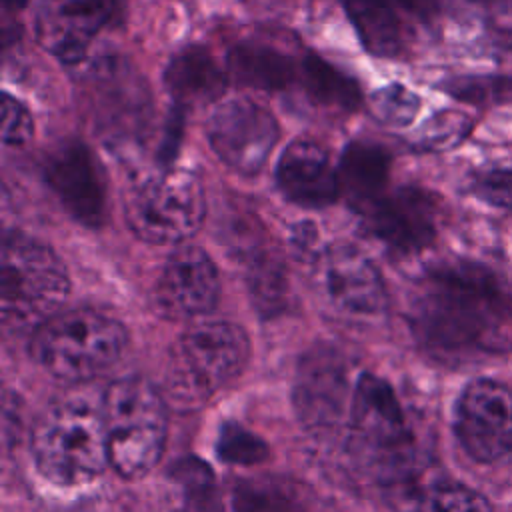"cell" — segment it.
Returning a JSON list of instances; mask_svg holds the SVG:
<instances>
[{
	"label": "cell",
	"instance_id": "1",
	"mask_svg": "<svg viewBox=\"0 0 512 512\" xmlns=\"http://www.w3.org/2000/svg\"><path fill=\"white\" fill-rule=\"evenodd\" d=\"M512 316V296L484 266L446 262L420 282L412 302V330L438 356H468L486 348Z\"/></svg>",
	"mask_w": 512,
	"mask_h": 512
},
{
	"label": "cell",
	"instance_id": "2",
	"mask_svg": "<svg viewBox=\"0 0 512 512\" xmlns=\"http://www.w3.org/2000/svg\"><path fill=\"white\" fill-rule=\"evenodd\" d=\"M32 456L54 484L78 486L110 464L102 402L66 396L48 406L32 428Z\"/></svg>",
	"mask_w": 512,
	"mask_h": 512
},
{
	"label": "cell",
	"instance_id": "3",
	"mask_svg": "<svg viewBox=\"0 0 512 512\" xmlns=\"http://www.w3.org/2000/svg\"><path fill=\"white\" fill-rule=\"evenodd\" d=\"M110 466L124 478L148 474L164 454L166 404L154 384L140 376L112 382L102 398Z\"/></svg>",
	"mask_w": 512,
	"mask_h": 512
},
{
	"label": "cell",
	"instance_id": "4",
	"mask_svg": "<svg viewBox=\"0 0 512 512\" xmlns=\"http://www.w3.org/2000/svg\"><path fill=\"white\" fill-rule=\"evenodd\" d=\"M126 344V330L114 318L94 310H70L38 326L30 350L48 374L82 382L112 370Z\"/></svg>",
	"mask_w": 512,
	"mask_h": 512
},
{
	"label": "cell",
	"instance_id": "5",
	"mask_svg": "<svg viewBox=\"0 0 512 512\" xmlns=\"http://www.w3.org/2000/svg\"><path fill=\"white\" fill-rule=\"evenodd\" d=\"M2 326L20 332L38 328L68 298L70 278L56 252L20 232H8L2 242Z\"/></svg>",
	"mask_w": 512,
	"mask_h": 512
},
{
	"label": "cell",
	"instance_id": "6",
	"mask_svg": "<svg viewBox=\"0 0 512 512\" xmlns=\"http://www.w3.org/2000/svg\"><path fill=\"white\" fill-rule=\"evenodd\" d=\"M350 426L354 448L382 472H388L400 486L406 488V498L412 496L420 484L416 464L412 460L410 432L402 406L388 382L374 374H362L354 386L350 402Z\"/></svg>",
	"mask_w": 512,
	"mask_h": 512
},
{
	"label": "cell",
	"instance_id": "7",
	"mask_svg": "<svg viewBox=\"0 0 512 512\" xmlns=\"http://www.w3.org/2000/svg\"><path fill=\"white\" fill-rule=\"evenodd\" d=\"M130 230L148 244H180L196 234L206 214L202 182L188 170L162 168L136 184L124 202Z\"/></svg>",
	"mask_w": 512,
	"mask_h": 512
},
{
	"label": "cell",
	"instance_id": "8",
	"mask_svg": "<svg viewBox=\"0 0 512 512\" xmlns=\"http://www.w3.org/2000/svg\"><path fill=\"white\" fill-rule=\"evenodd\" d=\"M250 340L242 326L210 320L186 330L176 344L170 384L178 400L196 404L242 374Z\"/></svg>",
	"mask_w": 512,
	"mask_h": 512
},
{
	"label": "cell",
	"instance_id": "9",
	"mask_svg": "<svg viewBox=\"0 0 512 512\" xmlns=\"http://www.w3.org/2000/svg\"><path fill=\"white\" fill-rule=\"evenodd\" d=\"M206 138L228 168L252 176L268 162L280 138V124L264 104L230 98L214 106L206 120Z\"/></svg>",
	"mask_w": 512,
	"mask_h": 512
},
{
	"label": "cell",
	"instance_id": "10",
	"mask_svg": "<svg viewBox=\"0 0 512 512\" xmlns=\"http://www.w3.org/2000/svg\"><path fill=\"white\" fill-rule=\"evenodd\" d=\"M454 432L476 462H496L512 452V390L496 380L470 382L456 404Z\"/></svg>",
	"mask_w": 512,
	"mask_h": 512
},
{
	"label": "cell",
	"instance_id": "11",
	"mask_svg": "<svg viewBox=\"0 0 512 512\" xmlns=\"http://www.w3.org/2000/svg\"><path fill=\"white\" fill-rule=\"evenodd\" d=\"M44 180L64 210L84 226L98 228L106 220L108 194L104 168L88 144L66 140L44 162Z\"/></svg>",
	"mask_w": 512,
	"mask_h": 512
},
{
	"label": "cell",
	"instance_id": "12",
	"mask_svg": "<svg viewBox=\"0 0 512 512\" xmlns=\"http://www.w3.org/2000/svg\"><path fill=\"white\" fill-rule=\"evenodd\" d=\"M120 16L122 0H40L36 36L62 64H78L98 32L116 24Z\"/></svg>",
	"mask_w": 512,
	"mask_h": 512
},
{
	"label": "cell",
	"instance_id": "13",
	"mask_svg": "<svg viewBox=\"0 0 512 512\" xmlns=\"http://www.w3.org/2000/svg\"><path fill=\"white\" fill-rule=\"evenodd\" d=\"M94 118L102 136L124 142L142 134L150 120L146 82L122 60L106 58L92 70Z\"/></svg>",
	"mask_w": 512,
	"mask_h": 512
},
{
	"label": "cell",
	"instance_id": "14",
	"mask_svg": "<svg viewBox=\"0 0 512 512\" xmlns=\"http://www.w3.org/2000/svg\"><path fill=\"white\" fill-rule=\"evenodd\" d=\"M318 284L324 298L352 316H378L386 308V286L374 262L350 244H334L320 254Z\"/></svg>",
	"mask_w": 512,
	"mask_h": 512
},
{
	"label": "cell",
	"instance_id": "15",
	"mask_svg": "<svg viewBox=\"0 0 512 512\" xmlns=\"http://www.w3.org/2000/svg\"><path fill=\"white\" fill-rule=\"evenodd\" d=\"M364 216L370 232L388 248L418 252L430 246L438 234L440 206L432 192L402 186L386 192Z\"/></svg>",
	"mask_w": 512,
	"mask_h": 512
},
{
	"label": "cell",
	"instance_id": "16",
	"mask_svg": "<svg viewBox=\"0 0 512 512\" xmlns=\"http://www.w3.org/2000/svg\"><path fill=\"white\" fill-rule=\"evenodd\" d=\"M158 298L176 318L210 312L220 298V276L212 258L196 246L176 250L162 270Z\"/></svg>",
	"mask_w": 512,
	"mask_h": 512
},
{
	"label": "cell",
	"instance_id": "17",
	"mask_svg": "<svg viewBox=\"0 0 512 512\" xmlns=\"http://www.w3.org/2000/svg\"><path fill=\"white\" fill-rule=\"evenodd\" d=\"M274 176L280 192L304 208H324L340 196L338 166L322 144L308 138L292 140L282 150Z\"/></svg>",
	"mask_w": 512,
	"mask_h": 512
},
{
	"label": "cell",
	"instance_id": "18",
	"mask_svg": "<svg viewBox=\"0 0 512 512\" xmlns=\"http://www.w3.org/2000/svg\"><path fill=\"white\" fill-rule=\"evenodd\" d=\"M348 390L344 362L326 348L302 360L296 380V408L312 428H330L342 414Z\"/></svg>",
	"mask_w": 512,
	"mask_h": 512
},
{
	"label": "cell",
	"instance_id": "19",
	"mask_svg": "<svg viewBox=\"0 0 512 512\" xmlns=\"http://www.w3.org/2000/svg\"><path fill=\"white\" fill-rule=\"evenodd\" d=\"M228 72L204 46H186L176 52L164 72L162 82L172 102L186 108L216 102L228 88Z\"/></svg>",
	"mask_w": 512,
	"mask_h": 512
},
{
	"label": "cell",
	"instance_id": "20",
	"mask_svg": "<svg viewBox=\"0 0 512 512\" xmlns=\"http://www.w3.org/2000/svg\"><path fill=\"white\" fill-rule=\"evenodd\" d=\"M336 166L340 194H344L358 212L366 214L386 194L392 156L384 146L354 140L346 144Z\"/></svg>",
	"mask_w": 512,
	"mask_h": 512
},
{
	"label": "cell",
	"instance_id": "21",
	"mask_svg": "<svg viewBox=\"0 0 512 512\" xmlns=\"http://www.w3.org/2000/svg\"><path fill=\"white\" fill-rule=\"evenodd\" d=\"M226 72L228 78L240 86L278 92L300 78V64L276 46L258 40H242L228 50Z\"/></svg>",
	"mask_w": 512,
	"mask_h": 512
},
{
	"label": "cell",
	"instance_id": "22",
	"mask_svg": "<svg viewBox=\"0 0 512 512\" xmlns=\"http://www.w3.org/2000/svg\"><path fill=\"white\" fill-rule=\"evenodd\" d=\"M344 10L364 44L374 56H400L412 36V24L404 20L388 0H342Z\"/></svg>",
	"mask_w": 512,
	"mask_h": 512
},
{
	"label": "cell",
	"instance_id": "23",
	"mask_svg": "<svg viewBox=\"0 0 512 512\" xmlns=\"http://www.w3.org/2000/svg\"><path fill=\"white\" fill-rule=\"evenodd\" d=\"M300 82L306 94L322 106L354 112L362 104L358 82L314 52H306L300 60Z\"/></svg>",
	"mask_w": 512,
	"mask_h": 512
},
{
	"label": "cell",
	"instance_id": "24",
	"mask_svg": "<svg viewBox=\"0 0 512 512\" xmlns=\"http://www.w3.org/2000/svg\"><path fill=\"white\" fill-rule=\"evenodd\" d=\"M438 88L450 98L474 108H498L512 104V74L482 72L444 78Z\"/></svg>",
	"mask_w": 512,
	"mask_h": 512
},
{
	"label": "cell",
	"instance_id": "25",
	"mask_svg": "<svg viewBox=\"0 0 512 512\" xmlns=\"http://www.w3.org/2000/svg\"><path fill=\"white\" fill-rule=\"evenodd\" d=\"M412 512H494L490 500L478 490L450 480L430 478L416 494Z\"/></svg>",
	"mask_w": 512,
	"mask_h": 512
},
{
	"label": "cell",
	"instance_id": "26",
	"mask_svg": "<svg viewBox=\"0 0 512 512\" xmlns=\"http://www.w3.org/2000/svg\"><path fill=\"white\" fill-rule=\"evenodd\" d=\"M180 488L182 512H222V498L212 470L194 456L184 458L174 468Z\"/></svg>",
	"mask_w": 512,
	"mask_h": 512
},
{
	"label": "cell",
	"instance_id": "27",
	"mask_svg": "<svg viewBox=\"0 0 512 512\" xmlns=\"http://www.w3.org/2000/svg\"><path fill=\"white\" fill-rule=\"evenodd\" d=\"M234 512H304L298 496L272 478L244 480L232 494Z\"/></svg>",
	"mask_w": 512,
	"mask_h": 512
},
{
	"label": "cell",
	"instance_id": "28",
	"mask_svg": "<svg viewBox=\"0 0 512 512\" xmlns=\"http://www.w3.org/2000/svg\"><path fill=\"white\" fill-rule=\"evenodd\" d=\"M368 108L378 122L394 128H406L414 124L422 108V98L408 86L390 82L368 96Z\"/></svg>",
	"mask_w": 512,
	"mask_h": 512
},
{
	"label": "cell",
	"instance_id": "29",
	"mask_svg": "<svg viewBox=\"0 0 512 512\" xmlns=\"http://www.w3.org/2000/svg\"><path fill=\"white\" fill-rule=\"evenodd\" d=\"M472 126L470 116L458 110H440L422 124L418 136H414V146L422 150H450L466 140Z\"/></svg>",
	"mask_w": 512,
	"mask_h": 512
},
{
	"label": "cell",
	"instance_id": "30",
	"mask_svg": "<svg viewBox=\"0 0 512 512\" xmlns=\"http://www.w3.org/2000/svg\"><path fill=\"white\" fill-rule=\"evenodd\" d=\"M468 190L480 202L512 212V164H484L470 174Z\"/></svg>",
	"mask_w": 512,
	"mask_h": 512
},
{
	"label": "cell",
	"instance_id": "31",
	"mask_svg": "<svg viewBox=\"0 0 512 512\" xmlns=\"http://www.w3.org/2000/svg\"><path fill=\"white\" fill-rule=\"evenodd\" d=\"M218 456L224 462L232 464H258L268 456V446L252 432L242 428L240 424L228 422L222 426L220 436H218Z\"/></svg>",
	"mask_w": 512,
	"mask_h": 512
},
{
	"label": "cell",
	"instance_id": "32",
	"mask_svg": "<svg viewBox=\"0 0 512 512\" xmlns=\"http://www.w3.org/2000/svg\"><path fill=\"white\" fill-rule=\"evenodd\" d=\"M34 136V118L24 102L10 92L2 94V142L22 146Z\"/></svg>",
	"mask_w": 512,
	"mask_h": 512
},
{
	"label": "cell",
	"instance_id": "33",
	"mask_svg": "<svg viewBox=\"0 0 512 512\" xmlns=\"http://www.w3.org/2000/svg\"><path fill=\"white\" fill-rule=\"evenodd\" d=\"M186 112H188L186 106L172 102V108L164 120L160 148H158V162L162 164V168H172V162L178 156L184 128H186Z\"/></svg>",
	"mask_w": 512,
	"mask_h": 512
},
{
	"label": "cell",
	"instance_id": "34",
	"mask_svg": "<svg viewBox=\"0 0 512 512\" xmlns=\"http://www.w3.org/2000/svg\"><path fill=\"white\" fill-rule=\"evenodd\" d=\"M410 24H430L440 16L444 0H388Z\"/></svg>",
	"mask_w": 512,
	"mask_h": 512
},
{
	"label": "cell",
	"instance_id": "35",
	"mask_svg": "<svg viewBox=\"0 0 512 512\" xmlns=\"http://www.w3.org/2000/svg\"><path fill=\"white\" fill-rule=\"evenodd\" d=\"M468 2L498 16H512V0H468Z\"/></svg>",
	"mask_w": 512,
	"mask_h": 512
},
{
	"label": "cell",
	"instance_id": "36",
	"mask_svg": "<svg viewBox=\"0 0 512 512\" xmlns=\"http://www.w3.org/2000/svg\"><path fill=\"white\" fill-rule=\"evenodd\" d=\"M26 4H28V0H2V8L12 10V12L22 10Z\"/></svg>",
	"mask_w": 512,
	"mask_h": 512
}]
</instances>
